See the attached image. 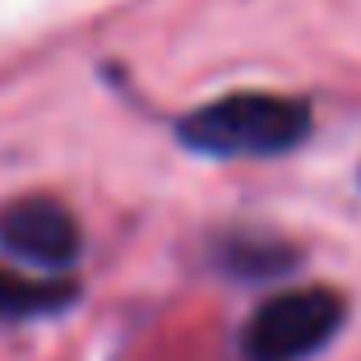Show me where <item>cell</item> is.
I'll return each instance as SVG.
<instances>
[{"label":"cell","instance_id":"cell-3","mask_svg":"<svg viewBox=\"0 0 361 361\" xmlns=\"http://www.w3.org/2000/svg\"><path fill=\"white\" fill-rule=\"evenodd\" d=\"M0 245L10 250L19 264L37 269V274H70L84 255V236H79L75 213L61 200L47 195H28L0 209Z\"/></svg>","mask_w":361,"mask_h":361},{"label":"cell","instance_id":"cell-2","mask_svg":"<svg viewBox=\"0 0 361 361\" xmlns=\"http://www.w3.org/2000/svg\"><path fill=\"white\" fill-rule=\"evenodd\" d=\"M343 297L334 287H292L269 297L241 329L245 361H306L319 348H329L343 329Z\"/></svg>","mask_w":361,"mask_h":361},{"label":"cell","instance_id":"cell-5","mask_svg":"<svg viewBox=\"0 0 361 361\" xmlns=\"http://www.w3.org/2000/svg\"><path fill=\"white\" fill-rule=\"evenodd\" d=\"M292 250H283V245H274V241H227L223 245V269L227 274H236V278H264V274H278V269H287L292 264Z\"/></svg>","mask_w":361,"mask_h":361},{"label":"cell","instance_id":"cell-1","mask_svg":"<svg viewBox=\"0 0 361 361\" xmlns=\"http://www.w3.org/2000/svg\"><path fill=\"white\" fill-rule=\"evenodd\" d=\"M310 135V102L283 93H227L176 121V139L204 158H283Z\"/></svg>","mask_w":361,"mask_h":361},{"label":"cell","instance_id":"cell-4","mask_svg":"<svg viewBox=\"0 0 361 361\" xmlns=\"http://www.w3.org/2000/svg\"><path fill=\"white\" fill-rule=\"evenodd\" d=\"M75 283L65 278H14L0 269V319H37V315H56L75 301Z\"/></svg>","mask_w":361,"mask_h":361}]
</instances>
